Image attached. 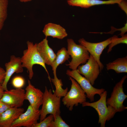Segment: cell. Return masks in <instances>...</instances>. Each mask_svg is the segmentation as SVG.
Here are the masks:
<instances>
[{
	"label": "cell",
	"instance_id": "6da1fadb",
	"mask_svg": "<svg viewBox=\"0 0 127 127\" xmlns=\"http://www.w3.org/2000/svg\"><path fill=\"white\" fill-rule=\"evenodd\" d=\"M27 44V48L24 51L21 59L23 67L27 69L29 79H31L33 77V67L34 65L36 64L41 66L44 68L48 75L49 79L50 80L45 64L37 50V43L34 44L28 41Z\"/></svg>",
	"mask_w": 127,
	"mask_h": 127
},
{
	"label": "cell",
	"instance_id": "7a4b0ae2",
	"mask_svg": "<svg viewBox=\"0 0 127 127\" xmlns=\"http://www.w3.org/2000/svg\"><path fill=\"white\" fill-rule=\"evenodd\" d=\"M61 98L57 97L54 92L52 93L51 89L48 90L45 86L40 110V122L45 119L48 114L53 115L54 119L56 115H60Z\"/></svg>",
	"mask_w": 127,
	"mask_h": 127
},
{
	"label": "cell",
	"instance_id": "3957f363",
	"mask_svg": "<svg viewBox=\"0 0 127 127\" xmlns=\"http://www.w3.org/2000/svg\"><path fill=\"white\" fill-rule=\"evenodd\" d=\"M67 52L72 58L71 61L66 64L72 70H77L81 64H84L89 59V53L83 45L76 44L72 39L67 40Z\"/></svg>",
	"mask_w": 127,
	"mask_h": 127
},
{
	"label": "cell",
	"instance_id": "277c9868",
	"mask_svg": "<svg viewBox=\"0 0 127 127\" xmlns=\"http://www.w3.org/2000/svg\"><path fill=\"white\" fill-rule=\"evenodd\" d=\"M107 91L105 90L100 95V99L95 102L90 103L86 101L82 104V106H90L97 111L99 116V123L101 127H105L106 121H109L116 113L114 109L106 104Z\"/></svg>",
	"mask_w": 127,
	"mask_h": 127
},
{
	"label": "cell",
	"instance_id": "5b68a950",
	"mask_svg": "<svg viewBox=\"0 0 127 127\" xmlns=\"http://www.w3.org/2000/svg\"><path fill=\"white\" fill-rule=\"evenodd\" d=\"M71 82L70 91L63 98L62 101L64 106L71 111L74 106H78L86 101V95L78 83L73 78L69 77Z\"/></svg>",
	"mask_w": 127,
	"mask_h": 127
},
{
	"label": "cell",
	"instance_id": "8992f818",
	"mask_svg": "<svg viewBox=\"0 0 127 127\" xmlns=\"http://www.w3.org/2000/svg\"><path fill=\"white\" fill-rule=\"evenodd\" d=\"M126 75L123 76L114 87L111 97L106 101L107 106L112 108L116 113L120 112L127 109L123 105V102L127 95L123 91V84L127 78Z\"/></svg>",
	"mask_w": 127,
	"mask_h": 127
},
{
	"label": "cell",
	"instance_id": "52a82bcc",
	"mask_svg": "<svg viewBox=\"0 0 127 127\" xmlns=\"http://www.w3.org/2000/svg\"><path fill=\"white\" fill-rule=\"evenodd\" d=\"M66 74L74 79L78 83L85 92L87 97L91 102L94 101L95 95L97 94L100 95L105 91L103 88L98 89L93 87L89 81L79 73L77 70H67Z\"/></svg>",
	"mask_w": 127,
	"mask_h": 127
},
{
	"label": "cell",
	"instance_id": "ba28073f",
	"mask_svg": "<svg viewBox=\"0 0 127 127\" xmlns=\"http://www.w3.org/2000/svg\"><path fill=\"white\" fill-rule=\"evenodd\" d=\"M78 42L85 48L96 60L99 65L101 71L103 69L104 66L100 61V56L104 49L111 43V38L102 42L96 43L88 42L82 38L79 39Z\"/></svg>",
	"mask_w": 127,
	"mask_h": 127
},
{
	"label": "cell",
	"instance_id": "9c48e42d",
	"mask_svg": "<svg viewBox=\"0 0 127 127\" xmlns=\"http://www.w3.org/2000/svg\"><path fill=\"white\" fill-rule=\"evenodd\" d=\"M78 72L83 75L93 85L100 71L99 64L91 55L89 58L84 64L79 65L77 69Z\"/></svg>",
	"mask_w": 127,
	"mask_h": 127
},
{
	"label": "cell",
	"instance_id": "30bf717a",
	"mask_svg": "<svg viewBox=\"0 0 127 127\" xmlns=\"http://www.w3.org/2000/svg\"><path fill=\"white\" fill-rule=\"evenodd\" d=\"M40 110H36L30 105L26 111L21 114L13 123L12 127H32L40 119Z\"/></svg>",
	"mask_w": 127,
	"mask_h": 127
},
{
	"label": "cell",
	"instance_id": "8fae6325",
	"mask_svg": "<svg viewBox=\"0 0 127 127\" xmlns=\"http://www.w3.org/2000/svg\"><path fill=\"white\" fill-rule=\"evenodd\" d=\"M25 91L21 88L5 91L0 99L12 107H20L23 106L25 99Z\"/></svg>",
	"mask_w": 127,
	"mask_h": 127
},
{
	"label": "cell",
	"instance_id": "7c38bea8",
	"mask_svg": "<svg viewBox=\"0 0 127 127\" xmlns=\"http://www.w3.org/2000/svg\"><path fill=\"white\" fill-rule=\"evenodd\" d=\"M6 69V75L4 80L2 84V86L5 91L8 90L7 83L13 74L15 73H22L23 71L21 58L16 57L14 55L11 56L10 61L5 64Z\"/></svg>",
	"mask_w": 127,
	"mask_h": 127
},
{
	"label": "cell",
	"instance_id": "4fadbf2b",
	"mask_svg": "<svg viewBox=\"0 0 127 127\" xmlns=\"http://www.w3.org/2000/svg\"><path fill=\"white\" fill-rule=\"evenodd\" d=\"M28 83L25 89V100L28 101L30 105L34 109L39 110L42 104L44 92L32 85L29 80Z\"/></svg>",
	"mask_w": 127,
	"mask_h": 127
},
{
	"label": "cell",
	"instance_id": "5bb4252c",
	"mask_svg": "<svg viewBox=\"0 0 127 127\" xmlns=\"http://www.w3.org/2000/svg\"><path fill=\"white\" fill-rule=\"evenodd\" d=\"M24 108L11 107L0 116V127H12L13 123L24 112Z\"/></svg>",
	"mask_w": 127,
	"mask_h": 127
},
{
	"label": "cell",
	"instance_id": "9a60e30c",
	"mask_svg": "<svg viewBox=\"0 0 127 127\" xmlns=\"http://www.w3.org/2000/svg\"><path fill=\"white\" fill-rule=\"evenodd\" d=\"M37 48L45 64L51 66L56 55L49 46L47 38L45 37L40 42L37 43Z\"/></svg>",
	"mask_w": 127,
	"mask_h": 127
},
{
	"label": "cell",
	"instance_id": "2e32d148",
	"mask_svg": "<svg viewBox=\"0 0 127 127\" xmlns=\"http://www.w3.org/2000/svg\"><path fill=\"white\" fill-rule=\"evenodd\" d=\"M122 0H67L68 4L70 6L88 8L92 6L102 4H118Z\"/></svg>",
	"mask_w": 127,
	"mask_h": 127
},
{
	"label": "cell",
	"instance_id": "e0dca14e",
	"mask_svg": "<svg viewBox=\"0 0 127 127\" xmlns=\"http://www.w3.org/2000/svg\"><path fill=\"white\" fill-rule=\"evenodd\" d=\"M43 32L46 38L51 36L62 39L67 36V33L64 28L60 25L51 23L45 25Z\"/></svg>",
	"mask_w": 127,
	"mask_h": 127
},
{
	"label": "cell",
	"instance_id": "ac0fdd59",
	"mask_svg": "<svg viewBox=\"0 0 127 127\" xmlns=\"http://www.w3.org/2000/svg\"><path fill=\"white\" fill-rule=\"evenodd\" d=\"M107 70H112L116 73H127V56L119 58L106 64Z\"/></svg>",
	"mask_w": 127,
	"mask_h": 127
},
{
	"label": "cell",
	"instance_id": "d6986e66",
	"mask_svg": "<svg viewBox=\"0 0 127 127\" xmlns=\"http://www.w3.org/2000/svg\"><path fill=\"white\" fill-rule=\"evenodd\" d=\"M56 58L51 66L54 77L57 76L56 70L57 67L60 65L64 63L70 58L67 50L64 47L59 50L56 54Z\"/></svg>",
	"mask_w": 127,
	"mask_h": 127
},
{
	"label": "cell",
	"instance_id": "ffe728a7",
	"mask_svg": "<svg viewBox=\"0 0 127 127\" xmlns=\"http://www.w3.org/2000/svg\"><path fill=\"white\" fill-rule=\"evenodd\" d=\"M51 79L55 86L56 90L54 91L56 96L61 98L64 96L68 92V88L67 87L65 89L62 88L63 84L61 79H59L57 76L54 77L53 78Z\"/></svg>",
	"mask_w": 127,
	"mask_h": 127
},
{
	"label": "cell",
	"instance_id": "44dd1931",
	"mask_svg": "<svg viewBox=\"0 0 127 127\" xmlns=\"http://www.w3.org/2000/svg\"><path fill=\"white\" fill-rule=\"evenodd\" d=\"M8 4V0H0V30L7 18Z\"/></svg>",
	"mask_w": 127,
	"mask_h": 127
},
{
	"label": "cell",
	"instance_id": "7402d4cb",
	"mask_svg": "<svg viewBox=\"0 0 127 127\" xmlns=\"http://www.w3.org/2000/svg\"><path fill=\"white\" fill-rule=\"evenodd\" d=\"M111 42L108 46L107 53H109L112 50L113 48L115 45L120 44H127V35L125 34L121 38H119L116 35L111 37Z\"/></svg>",
	"mask_w": 127,
	"mask_h": 127
},
{
	"label": "cell",
	"instance_id": "603a6c76",
	"mask_svg": "<svg viewBox=\"0 0 127 127\" xmlns=\"http://www.w3.org/2000/svg\"><path fill=\"white\" fill-rule=\"evenodd\" d=\"M53 120V115L50 114L39 123L37 122L34 124L32 127H50L52 122Z\"/></svg>",
	"mask_w": 127,
	"mask_h": 127
},
{
	"label": "cell",
	"instance_id": "cb8c5ba5",
	"mask_svg": "<svg viewBox=\"0 0 127 127\" xmlns=\"http://www.w3.org/2000/svg\"><path fill=\"white\" fill-rule=\"evenodd\" d=\"M70 126L63 119L60 115H57L52 121L50 127H69Z\"/></svg>",
	"mask_w": 127,
	"mask_h": 127
},
{
	"label": "cell",
	"instance_id": "d4e9b609",
	"mask_svg": "<svg viewBox=\"0 0 127 127\" xmlns=\"http://www.w3.org/2000/svg\"><path fill=\"white\" fill-rule=\"evenodd\" d=\"M13 86L16 88H21L24 85L25 80L22 77L20 76H16L12 80Z\"/></svg>",
	"mask_w": 127,
	"mask_h": 127
},
{
	"label": "cell",
	"instance_id": "484cf974",
	"mask_svg": "<svg viewBox=\"0 0 127 127\" xmlns=\"http://www.w3.org/2000/svg\"><path fill=\"white\" fill-rule=\"evenodd\" d=\"M127 23L125 24V26L122 28L118 29H116L113 27H111V30L109 32H92V33H106V34H113L116 31H121V33L119 34L121 36H123L125 35V33L127 32Z\"/></svg>",
	"mask_w": 127,
	"mask_h": 127
},
{
	"label": "cell",
	"instance_id": "4316f807",
	"mask_svg": "<svg viewBox=\"0 0 127 127\" xmlns=\"http://www.w3.org/2000/svg\"><path fill=\"white\" fill-rule=\"evenodd\" d=\"M11 107H12L2 101L0 99V116L3 113Z\"/></svg>",
	"mask_w": 127,
	"mask_h": 127
},
{
	"label": "cell",
	"instance_id": "83f0119b",
	"mask_svg": "<svg viewBox=\"0 0 127 127\" xmlns=\"http://www.w3.org/2000/svg\"><path fill=\"white\" fill-rule=\"evenodd\" d=\"M118 4L120 8L123 11L127 14V0H122Z\"/></svg>",
	"mask_w": 127,
	"mask_h": 127
},
{
	"label": "cell",
	"instance_id": "f1b7e54d",
	"mask_svg": "<svg viewBox=\"0 0 127 127\" xmlns=\"http://www.w3.org/2000/svg\"><path fill=\"white\" fill-rule=\"evenodd\" d=\"M6 71L4 69L0 66V83L2 84L4 80Z\"/></svg>",
	"mask_w": 127,
	"mask_h": 127
},
{
	"label": "cell",
	"instance_id": "f546056e",
	"mask_svg": "<svg viewBox=\"0 0 127 127\" xmlns=\"http://www.w3.org/2000/svg\"><path fill=\"white\" fill-rule=\"evenodd\" d=\"M4 91L2 86V84L0 83V99L2 98L4 93Z\"/></svg>",
	"mask_w": 127,
	"mask_h": 127
},
{
	"label": "cell",
	"instance_id": "4dcf8cb0",
	"mask_svg": "<svg viewBox=\"0 0 127 127\" xmlns=\"http://www.w3.org/2000/svg\"><path fill=\"white\" fill-rule=\"evenodd\" d=\"M32 0H20L21 2H26L31 1Z\"/></svg>",
	"mask_w": 127,
	"mask_h": 127
},
{
	"label": "cell",
	"instance_id": "1f68e13d",
	"mask_svg": "<svg viewBox=\"0 0 127 127\" xmlns=\"http://www.w3.org/2000/svg\"></svg>",
	"mask_w": 127,
	"mask_h": 127
}]
</instances>
